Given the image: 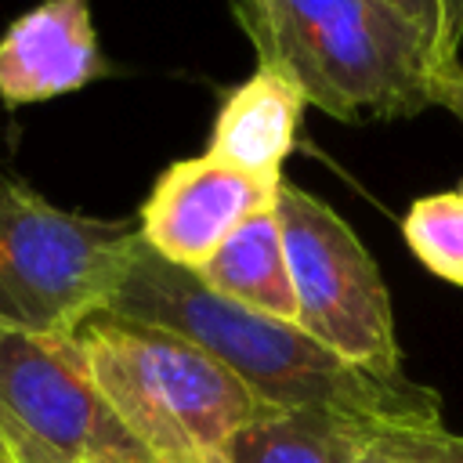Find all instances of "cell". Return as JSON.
<instances>
[{"label": "cell", "instance_id": "1", "mask_svg": "<svg viewBox=\"0 0 463 463\" xmlns=\"http://www.w3.org/2000/svg\"><path fill=\"white\" fill-rule=\"evenodd\" d=\"M101 315L188 336L271 409H326L362 423H445L434 387L405 373L376 376L351 365L297 322H279L210 293L192 271L156 257L145 242H137Z\"/></svg>", "mask_w": 463, "mask_h": 463}, {"label": "cell", "instance_id": "2", "mask_svg": "<svg viewBox=\"0 0 463 463\" xmlns=\"http://www.w3.org/2000/svg\"><path fill=\"white\" fill-rule=\"evenodd\" d=\"M257 65L286 72L340 123L409 119L430 101L434 61L380 0H232Z\"/></svg>", "mask_w": 463, "mask_h": 463}, {"label": "cell", "instance_id": "3", "mask_svg": "<svg viewBox=\"0 0 463 463\" xmlns=\"http://www.w3.org/2000/svg\"><path fill=\"white\" fill-rule=\"evenodd\" d=\"M72 340L105 405L159 463H221L224 441L268 409L224 362L174 329L94 315Z\"/></svg>", "mask_w": 463, "mask_h": 463}, {"label": "cell", "instance_id": "4", "mask_svg": "<svg viewBox=\"0 0 463 463\" xmlns=\"http://www.w3.org/2000/svg\"><path fill=\"white\" fill-rule=\"evenodd\" d=\"M137 242V221L61 210L0 174V326L76 336L109 307Z\"/></svg>", "mask_w": 463, "mask_h": 463}, {"label": "cell", "instance_id": "5", "mask_svg": "<svg viewBox=\"0 0 463 463\" xmlns=\"http://www.w3.org/2000/svg\"><path fill=\"white\" fill-rule=\"evenodd\" d=\"M275 210L297 297V326L351 365L402 376L391 293L354 228L293 181L279 184Z\"/></svg>", "mask_w": 463, "mask_h": 463}, {"label": "cell", "instance_id": "6", "mask_svg": "<svg viewBox=\"0 0 463 463\" xmlns=\"http://www.w3.org/2000/svg\"><path fill=\"white\" fill-rule=\"evenodd\" d=\"M0 434L22 463L152 459L98 394L72 336L0 326Z\"/></svg>", "mask_w": 463, "mask_h": 463}, {"label": "cell", "instance_id": "7", "mask_svg": "<svg viewBox=\"0 0 463 463\" xmlns=\"http://www.w3.org/2000/svg\"><path fill=\"white\" fill-rule=\"evenodd\" d=\"M279 184L250 177L203 152L170 163L137 210V239L163 260L199 271L213 250L257 210L271 206Z\"/></svg>", "mask_w": 463, "mask_h": 463}, {"label": "cell", "instance_id": "8", "mask_svg": "<svg viewBox=\"0 0 463 463\" xmlns=\"http://www.w3.org/2000/svg\"><path fill=\"white\" fill-rule=\"evenodd\" d=\"M112 76L90 0H40L0 36V101L18 109Z\"/></svg>", "mask_w": 463, "mask_h": 463}, {"label": "cell", "instance_id": "9", "mask_svg": "<svg viewBox=\"0 0 463 463\" xmlns=\"http://www.w3.org/2000/svg\"><path fill=\"white\" fill-rule=\"evenodd\" d=\"M304 109L307 101L286 72L257 65L253 76L224 94L206 152L250 177L282 184V166L297 148Z\"/></svg>", "mask_w": 463, "mask_h": 463}, {"label": "cell", "instance_id": "10", "mask_svg": "<svg viewBox=\"0 0 463 463\" xmlns=\"http://www.w3.org/2000/svg\"><path fill=\"white\" fill-rule=\"evenodd\" d=\"M210 293L279 318V322H297V297L289 282V264H286V242H282V224L275 203L250 213L217 250L213 257L192 271Z\"/></svg>", "mask_w": 463, "mask_h": 463}, {"label": "cell", "instance_id": "11", "mask_svg": "<svg viewBox=\"0 0 463 463\" xmlns=\"http://www.w3.org/2000/svg\"><path fill=\"white\" fill-rule=\"evenodd\" d=\"M369 427L326 409L268 405L224 441L221 463H354Z\"/></svg>", "mask_w": 463, "mask_h": 463}, {"label": "cell", "instance_id": "12", "mask_svg": "<svg viewBox=\"0 0 463 463\" xmlns=\"http://www.w3.org/2000/svg\"><path fill=\"white\" fill-rule=\"evenodd\" d=\"M402 235L427 271L463 286V184L412 199Z\"/></svg>", "mask_w": 463, "mask_h": 463}, {"label": "cell", "instance_id": "13", "mask_svg": "<svg viewBox=\"0 0 463 463\" xmlns=\"http://www.w3.org/2000/svg\"><path fill=\"white\" fill-rule=\"evenodd\" d=\"M354 463H463V434L445 423H376Z\"/></svg>", "mask_w": 463, "mask_h": 463}, {"label": "cell", "instance_id": "14", "mask_svg": "<svg viewBox=\"0 0 463 463\" xmlns=\"http://www.w3.org/2000/svg\"><path fill=\"white\" fill-rule=\"evenodd\" d=\"M398 14L427 47L434 69L459 61L463 47V0H380Z\"/></svg>", "mask_w": 463, "mask_h": 463}, {"label": "cell", "instance_id": "15", "mask_svg": "<svg viewBox=\"0 0 463 463\" xmlns=\"http://www.w3.org/2000/svg\"><path fill=\"white\" fill-rule=\"evenodd\" d=\"M430 101L463 123V61H449L430 72Z\"/></svg>", "mask_w": 463, "mask_h": 463}, {"label": "cell", "instance_id": "16", "mask_svg": "<svg viewBox=\"0 0 463 463\" xmlns=\"http://www.w3.org/2000/svg\"><path fill=\"white\" fill-rule=\"evenodd\" d=\"M0 463H22V459L14 456V449L7 445V438H4V434H0Z\"/></svg>", "mask_w": 463, "mask_h": 463}, {"label": "cell", "instance_id": "17", "mask_svg": "<svg viewBox=\"0 0 463 463\" xmlns=\"http://www.w3.org/2000/svg\"><path fill=\"white\" fill-rule=\"evenodd\" d=\"M101 463H159V459H101Z\"/></svg>", "mask_w": 463, "mask_h": 463}]
</instances>
